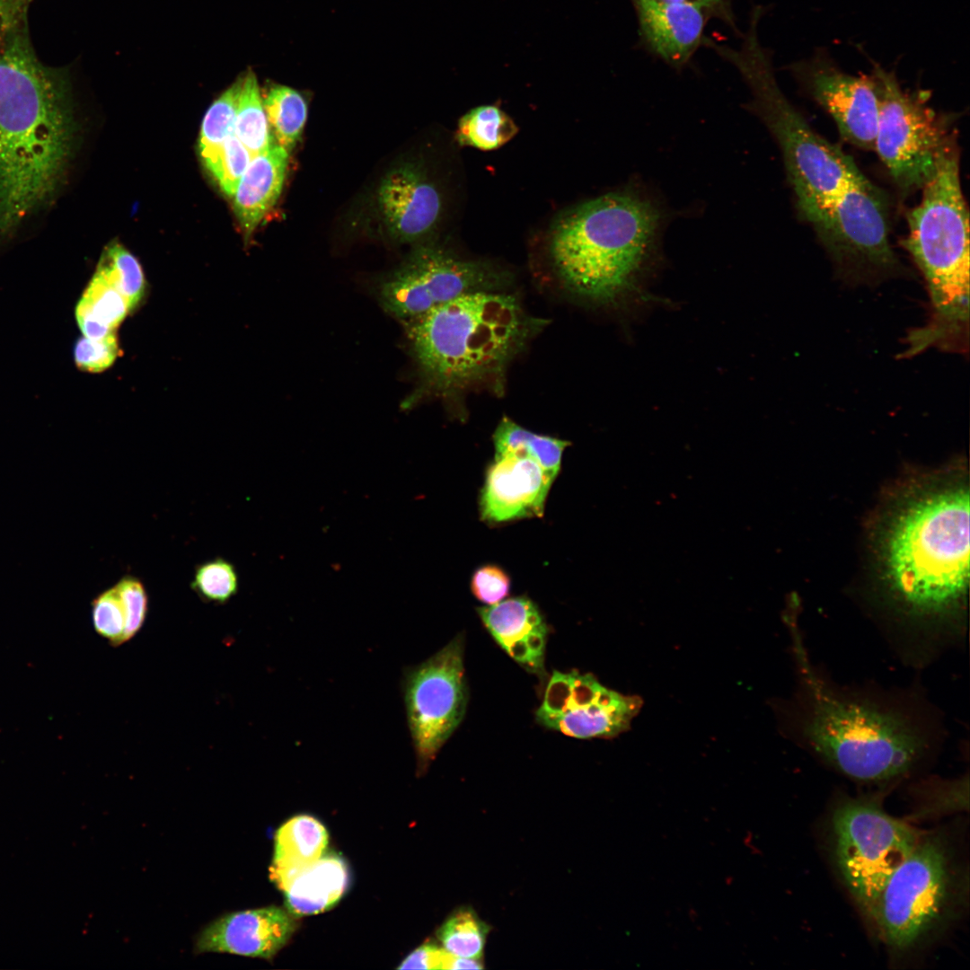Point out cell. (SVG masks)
<instances>
[{"instance_id":"obj_12","label":"cell","mask_w":970,"mask_h":970,"mask_svg":"<svg viewBox=\"0 0 970 970\" xmlns=\"http://www.w3.org/2000/svg\"><path fill=\"white\" fill-rule=\"evenodd\" d=\"M403 696L418 772L423 774L465 713L468 691L462 636L405 671Z\"/></svg>"},{"instance_id":"obj_29","label":"cell","mask_w":970,"mask_h":970,"mask_svg":"<svg viewBox=\"0 0 970 970\" xmlns=\"http://www.w3.org/2000/svg\"><path fill=\"white\" fill-rule=\"evenodd\" d=\"M517 132L512 119L496 105H481L459 120L456 139L461 146L491 151L507 143Z\"/></svg>"},{"instance_id":"obj_14","label":"cell","mask_w":970,"mask_h":970,"mask_svg":"<svg viewBox=\"0 0 970 970\" xmlns=\"http://www.w3.org/2000/svg\"><path fill=\"white\" fill-rule=\"evenodd\" d=\"M642 701L623 695L577 670L554 671L548 680L537 721L575 738H612L630 728Z\"/></svg>"},{"instance_id":"obj_20","label":"cell","mask_w":970,"mask_h":970,"mask_svg":"<svg viewBox=\"0 0 970 970\" xmlns=\"http://www.w3.org/2000/svg\"><path fill=\"white\" fill-rule=\"evenodd\" d=\"M477 610L498 645L524 669L542 680L548 628L537 605L528 597L519 596Z\"/></svg>"},{"instance_id":"obj_9","label":"cell","mask_w":970,"mask_h":970,"mask_svg":"<svg viewBox=\"0 0 970 970\" xmlns=\"http://www.w3.org/2000/svg\"><path fill=\"white\" fill-rule=\"evenodd\" d=\"M834 857L852 897L874 920L882 892L921 836L875 804L851 800L832 817Z\"/></svg>"},{"instance_id":"obj_6","label":"cell","mask_w":970,"mask_h":970,"mask_svg":"<svg viewBox=\"0 0 970 970\" xmlns=\"http://www.w3.org/2000/svg\"><path fill=\"white\" fill-rule=\"evenodd\" d=\"M660 224L658 210L633 192L588 200L555 223L550 251L573 294L609 303L624 294L646 260Z\"/></svg>"},{"instance_id":"obj_15","label":"cell","mask_w":970,"mask_h":970,"mask_svg":"<svg viewBox=\"0 0 970 970\" xmlns=\"http://www.w3.org/2000/svg\"><path fill=\"white\" fill-rule=\"evenodd\" d=\"M788 68L806 93L832 116L846 142L874 151L878 99L871 76L842 71L822 49Z\"/></svg>"},{"instance_id":"obj_27","label":"cell","mask_w":970,"mask_h":970,"mask_svg":"<svg viewBox=\"0 0 970 970\" xmlns=\"http://www.w3.org/2000/svg\"><path fill=\"white\" fill-rule=\"evenodd\" d=\"M242 78L228 87L207 110L201 124L199 153L207 171L216 176L222 148L234 132V118Z\"/></svg>"},{"instance_id":"obj_23","label":"cell","mask_w":970,"mask_h":970,"mask_svg":"<svg viewBox=\"0 0 970 970\" xmlns=\"http://www.w3.org/2000/svg\"><path fill=\"white\" fill-rule=\"evenodd\" d=\"M348 885V870L343 859L322 856L284 890L287 910L295 916L325 912L340 899Z\"/></svg>"},{"instance_id":"obj_32","label":"cell","mask_w":970,"mask_h":970,"mask_svg":"<svg viewBox=\"0 0 970 970\" xmlns=\"http://www.w3.org/2000/svg\"><path fill=\"white\" fill-rule=\"evenodd\" d=\"M191 588L205 602L225 604L238 590L235 568L223 558L206 561L196 568Z\"/></svg>"},{"instance_id":"obj_30","label":"cell","mask_w":970,"mask_h":970,"mask_svg":"<svg viewBox=\"0 0 970 970\" xmlns=\"http://www.w3.org/2000/svg\"><path fill=\"white\" fill-rule=\"evenodd\" d=\"M489 931V926L469 907L454 912L442 924L437 937L450 954L481 960Z\"/></svg>"},{"instance_id":"obj_35","label":"cell","mask_w":970,"mask_h":970,"mask_svg":"<svg viewBox=\"0 0 970 970\" xmlns=\"http://www.w3.org/2000/svg\"><path fill=\"white\" fill-rule=\"evenodd\" d=\"M251 153L236 137L234 132L225 142L216 175L214 177L222 191L233 197L237 185L247 169Z\"/></svg>"},{"instance_id":"obj_5","label":"cell","mask_w":970,"mask_h":970,"mask_svg":"<svg viewBox=\"0 0 970 970\" xmlns=\"http://www.w3.org/2000/svg\"><path fill=\"white\" fill-rule=\"evenodd\" d=\"M805 692L802 732L822 759L861 781H886L908 773L927 747L922 728L907 714L838 693L818 676L801 636L792 630Z\"/></svg>"},{"instance_id":"obj_34","label":"cell","mask_w":970,"mask_h":970,"mask_svg":"<svg viewBox=\"0 0 970 970\" xmlns=\"http://www.w3.org/2000/svg\"><path fill=\"white\" fill-rule=\"evenodd\" d=\"M114 587L125 612V642H127L137 634L145 623L148 597L143 583L131 575L121 578Z\"/></svg>"},{"instance_id":"obj_36","label":"cell","mask_w":970,"mask_h":970,"mask_svg":"<svg viewBox=\"0 0 970 970\" xmlns=\"http://www.w3.org/2000/svg\"><path fill=\"white\" fill-rule=\"evenodd\" d=\"M119 354L115 333L101 340L83 337L77 340L74 348L77 366L91 373L102 372L111 366Z\"/></svg>"},{"instance_id":"obj_10","label":"cell","mask_w":970,"mask_h":970,"mask_svg":"<svg viewBox=\"0 0 970 970\" xmlns=\"http://www.w3.org/2000/svg\"><path fill=\"white\" fill-rule=\"evenodd\" d=\"M870 76L878 99L874 151L906 198L933 175L952 133L927 105L926 93L904 91L893 71L877 64Z\"/></svg>"},{"instance_id":"obj_19","label":"cell","mask_w":970,"mask_h":970,"mask_svg":"<svg viewBox=\"0 0 970 970\" xmlns=\"http://www.w3.org/2000/svg\"><path fill=\"white\" fill-rule=\"evenodd\" d=\"M552 482L540 465L529 458H495L481 491L482 519L501 523L542 516Z\"/></svg>"},{"instance_id":"obj_1","label":"cell","mask_w":970,"mask_h":970,"mask_svg":"<svg viewBox=\"0 0 970 970\" xmlns=\"http://www.w3.org/2000/svg\"><path fill=\"white\" fill-rule=\"evenodd\" d=\"M73 101L68 72L36 56L27 13L0 25V244L63 190L77 137Z\"/></svg>"},{"instance_id":"obj_33","label":"cell","mask_w":970,"mask_h":970,"mask_svg":"<svg viewBox=\"0 0 970 970\" xmlns=\"http://www.w3.org/2000/svg\"><path fill=\"white\" fill-rule=\"evenodd\" d=\"M92 620L95 632L107 639L110 646L119 647L125 643L126 616L114 586L93 599Z\"/></svg>"},{"instance_id":"obj_11","label":"cell","mask_w":970,"mask_h":970,"mask_svg":"<svg viewBox=\"0 0 970 970\" xmlns=\"http://www.w3.org/2000/svg\"><path fill=\"white\" fill-rule=\"evenodd\" d=\"M953 877L945 842L934 835L920 838L888 879L874 917L890 948L906 950L940 923L951 902Z\"/></svg>"},{"instance_id":"obj_2","label":"cell","mask_w":970,"mask_h":970,"mask_svg":"<svg viewBox=\"0 0 970 970\" xmlns=\"http://www.w3.org/2000/svg\"><path fill=\"white\" fill-rule=\"evenodd\" d=\"M891 600L914 625L961 628L969 580V489L918 488L895 508L880 544Z\"/></svg>"},{"instance_id":"obj_18","label":"cell","mask_w":970,"mask_h":970,"mask_svg":"<svg viewBox=\"0 0 970 970\" xmlns=\"http://www.w3.org/2000/svg\"><path fill=\"white\" fill-rule=\"evenodd\" d=\"M377 201L390 235L400 242H413L427 235L441 213L440 194L424 172L405 163L382 180Z\"/></svg>"},{"instance_id":"obj_25","label":"cell","mask_w":970,"mask_h":970,"mask_svg":"<svg viewBox=\"0 0 970 970\" xmlns=\"http://www.w3.org/2000/svg\"><path fill=\"white\" fill-rule=\"evenodd\" d=\"M495 458L525 457L534 461L554 481L568 441L538 435L503 417L493 435Z\"/></svg>"},{"instance_id":"obj_4","label":"cell","mask_w":970,"mask_h":970,"mask_svg":"<svg viewBox=\"0 0 970 970\" xmlns=\"http://www.w3.org/2000/svg\"><path fill=\"white\" fill-rule=\"evenodd\" d=\"M921 202L906 215L902 245L927 282L933 314L910 335L919 351L937 346L962 350L969 322V211L960 181V156L954 133L947 140Z\"/></svg>"},{"instance_id":"obj_40","label":"cell","mask_w":970,"mask_h":970,"mask_svg":"<svg viewBox=\"0 0 970 970\" xmlns=\"http://www.w3.org/2000/svg\"><path fill=\"white\" fill-rule=\"evenodd\" d=\"M31 0H0V25H7L27 13Z\"/></svg>"},{"instance_id":"obj_17","label":"cell","mask_w":970,"mask_h":970,"mask_svg":"<svg viewBox=\"0 0 970 970\" xmlns=\"http://www.w3.org/2000/svg\"><path fill=\"white\" fill-rule=\"evenodd\" d=\"M295 929L291 915L277 906L228 913L200 931L195 950L268 959L287 944Z\"/></svg>"},{"instance_id":"obj_8","label":"cell","mask_w":970,"mask_h":970,"mask_svg":"<svg viewBox=\"0 0 970 970\" xmlns=\"http://www.w3.org/2000/svg\"><path fill=\"white\" fill-rule=\"evenodd\" d=\"M888 216L886 195L869 180L845 189L803 219L843 281L875 285L906 274L889 242Z\"/></svg>"},{"instance_id":"obj_22","label":"cell","mask_w":970,"mask_h":970,"mask_svg":"<svg viewBox=\"0 0 970 970\" xmlns=\"http://www.w3.org/2000/svg\"><path fill=\"white\" fill-rule=\"evenodd\" d=\"M328 833L314 817L295 816L277 831L269 877L284 891L294 878L317 861L328 845Z\"/></svg>"},{"instance_id":"obj_39","label":"cell","mask_w":970,"mask_h":970,"mask_svg":"<svg viewBox=\"0 0 970 970\" xmlns=\"http://www.w3.org/2000/svg\"><path fill=\"white\" fill-rule=\"evenodd\" d=\"M675 3L687 4L700 7L711 18L719 19L731 29L736 36H741L742 31L736 26V21L733 11L732 0H665Z\"/></svg>"},{"instance_id":"obj_31","label":"cell","mask_w":970,"mask_h":970,"mask_svg":"<svg viewBox=\"0 0 970 970\" xmlns=\"http://www.w3.org/2000/svg\"><path fill=\"white\" fill-rule=\"evenodd\" d=\"M96 269L121 292L130 312L137 309L146 295V284L139 261L128 250L117 242L109 243Z\"/></svg>"},{"instance_id":"obj_3","label":"cell","mask_w":970,"mask_h":970,"mask_svg":"<svg viewBox=\"0 0 970 970\" xmlns=\"http://www.w3.org/2000/svg\"><path fill=\"white\" fill-rule=\"evenodd\" d=\"M403 322L419 377L407 407L427 395L501 389L510 361L545 323L499 291L465 294Z\"/></svg>"},{"instance_id":"obj_16","label":"cell","mask_w":970,"mask_h":970,"mask_svg":"<svg viewBox=\"0 0 970 970\" xmlns=\"http://www.w3.org/2000/svg\"><path fill=\"white\" fill-rule=\"evenodd\" d=\"M638 21L640 46L681 70L704 45L708 13L695 5L665 0H630Z\"/></svg>"},{"instance_id":"obj_13","label":"cell","mask_w":970,"mask_h":970,"mask_svg":"<svg viewBox=\"0 0 970 970\" xmlns=\"http://www.w3.org/2000/svg\"><path fill=\"white\" fill-rule=\"evenodd\" d=\"M507 281L494 266L425 244L384 279L378 296L385 311L406 321L465 294L498 291Z\"/></svg>"},{"instance_id":"obj_38","label":"cell","mask_w":970,"mask_h":970,"mask_svg":"<svg viewBox=\"0 0 970 970\" xmlns=\"http://www.w3.org/2000/svg\"><path fill=\"white\" fill-rule=\"evenodd\" d=\"M455 956L433 943H426L411 952L399 969H452Z\"/></svg>"},{"instance_id":"obj_37","label":"cell","mask_w":970,"mask_h":970,"mask_svg":"<svg viewBox=\"0 0 970 970\" xmlns=\"http://www.w3.org/2000/svg\"><path fill=\"white\" fill-rule=\"evenodd\" d=\"M471 589L479 601L492 605L508 595L510 578L500 568L486 565L478 569L472 575Z\"/></svg>"},{"instance_id":"obj_28","label":"cell","mask_w":970,"mask_h":970,"mask_svg":"<svg viewBox=\"0 0 970 970\" xmlns=\"http://www.w3.org/2000/svg\"><path fill=\"white\" fill-rule=\"evenodd\" d=\"M263 103L276 143L290 153L306 121L305 98L292 87L275 84L269 89Z\"/></svg>"},{"instance_id":"obj_7","label":"cell","mask_w":970,"mask_h":970,"mask_svg":"<svg viewBox=\"0 0 970 970\" xmlns=\"http://www.w3.org/2000/svg\"><path fill=\"white\" fill-rule=\"evenodd\" d=\"M763 10L760 5L752 8L739 47L719 44L709 37L704 47L732 65L747 84L752 96L747 108L760 118L776 139L798 214L804 218L845 189L869 179L840 146L816 133L781 92L771 51L762 45L758 37L757 28Z\"/></svg>"},{"instance_id":"obj_26","label":"cell","mask_w":970,"mask_h":970,"mask_svg":"<svg viewBox=\"0 0 970 970\" xmlns=\"http://www.w3.org/2000/svg\"><path fill=\"white\" fill-rule=\"evenodd\" d=\"M234 134L252 155L263 153L273 143L263 99L257 77L248 71L242 78L237 101Z\"/></svg>"},{"instance_id":"obj_24","label":"cell","mask_w":970,"mask_h":970,"mask_svg":"<svg viewBox=\"0 0 970 970\" xmlns=\"http://www.w3.org/2000/svg\"><path fill=\"white\" fill-rule=\"evenodd\" d=\"M129 313L128 304L121 292L96 269L75 311L84 337L101 340L114 334Z\"/></svg>"},{"instance_id":"obj_21","label":"cell","mask_w":970,"mask_h":970,"mask_svg":"<svg viewBox=\"0 0 970 970\" xmlns=\"http://www.w3.org/2000/svg\"><path fill=\"white\" fill-rule=\"evenodd\" d=\"M289 153L276 142L252 156L233 198V207L248 239L278 201L283 189Z\"/></svg>"}]
</instances>
